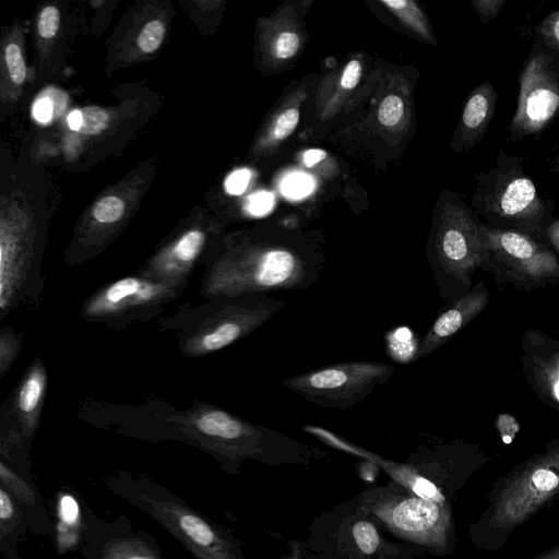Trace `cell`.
Here are the masks:
<instances>
[{"mask_svg":"<svg viewBox=\"0 0 559 559\" xmlns=\"http://www.w3.org/2000/svg\"><path fill=\"white\" fill-rule=\"evenodd\" d=\"M318 250L271 243L235 252L219 263L211 292L222 296L302 290L313 286L323 269Z\"/></svg>","mask_w":559,"mask_h":559,"instance_id":"obj_1","label":"cell"},{"mask_svg":"<svg viewBox=\"0 0 559 559\" xmlns=\"http://www.w3.org/2000/svg\"><path fill=\"white\" fill-rule=\"evenodd\" d=\"M523 162V157L500 150L495 166L478 175L474 206L488 227L523 233L544 241L554 203L538 195Z\"/></svg>","mask_w":559,"mask_h":559,"instance_id":"obj_2","label":"cell"},{"mask_svg":"<svg viewBox=\"0 0 559 559\" xmlns=\"http://www.w3.org/2000/svg\"><path fill=\"white\" fill-rule=\"evenodd\" d=\"M106 486L167 530L195 559H238L218 525L163 486L122 476L106 480Z\"/></svg>","mask_w":559,"mask_h":559,"instance_id":"obj_3","label":"cell"},{"mask_svg":"<svg viewBox=\"0 0 559 559\" xmlns=\"http://www.w3.org/2000/svg\"><path fill=\"white\" fill-rule=\"evenodd\" d=\"M486 260L481 269L490 271L498 283L531 290L559 282V260L543 240L513 230L480 224Z\"/></svg>","mask_w":559,"mask_h":559,"instance_id":"obj_4","label":"cell"},{"mask_svg":"<svg viewBox=\"0 0 559 559\" xmlns=\"http://www.w3.org/2000/svg\"><path fill=\"white\" fill-rule=\"evenodd\" d=\"M559 118V52L536 41L519 76L509 142L538 135Z\"/></svg>","mask_w":559,"mask_h":559,"instance_id":"obj_5","label":"cell"},{"mask_svg":"<svg viewBox=\"0 0 559 559\" xmlns=\"http://www.w3.org/2000/svg\"><path fill=\"white\" fill-rule=\"evenodd\" d=\"M394 371V365L382 361H343L286 378L282 384L313 404L347 409L389 381Z\"/></svg>","mask_w":559,"mask_h":559,"instance_id":"obj_6","label":"cell"},{"mask_svg":"<svg viewBox=\"0 0 559 559\" xmlns=\"http://www.w3.org/2000/svg\"><path fill=\"white\" fill-rule=\"evenodd\" d=\"M558 493L559 439L507 481L493 502L488 525L498 533H510Z\"/></svg>","mask_w":559,"mask_h":559,"instance_id":"obj_7","label":"cell"},{"mask_svg":"<svg viewBox=\"0 0 559 559\" xmlns=\"http://www.w3.org/2000/svg\"><path fill=\"white\" fill-rule=\"evenodd\" d=\"M429 262L444 301H454L471 287L472 275L483 267L486 249L480 224L463 211L449 213Z\"/></svg>","mask_w":559,"mask_h":559,"instance_id":"obj_8","label":"cell"},{"mask_svg":"<svg viewBox=\"0 0 559 559\" xmlns=\"http://www.w3.org/2000/svg\"><path fill=\"white\" fill-rule=\"evenodd\" d=\"M73 559H167L151 536L123 518L114 522L86 515Z\"/></svg>","mask_w":559,"mask_h":559,"instance_id":"obj_9","label":"cell"},{"mask_svg":"<svg viewBox=\"0 0 559 559\" xmlns=\"http://www.w3.org/2000/svg\"><path fill=\"white\" fill-rule=\"evenodd\" d=\"M522 348L527 381L539 399L559 406V343L531 330L523 335Z\"/></svg>","mask_w":559,"mask_h":559,"instance_id":"obj_10","label":"cell"},{"mask_svg":"<svg viewBox=\"0 0 559 559\" xmlns=\"http://www.w3.org/2000/svg\"><path fill=\"white\" fill-rule=\"evenodd\" d=\"M488 297L489 294L484 283H479L472 290L452 301L426 332L414 359L426 357L444 345L486 308Z\"/></svg>","mask_w":559,"mask_h":559,"instance_id":"obj_11","label":"cell"},{"mask_svg":"<svg viewBox=\"0 0 559 559\" xmlns=\"http://www.w3.org/2000/svg\"><path fill=\"white\" fill-rule=\"evenodd\" d=\"M166 286L136 277L121 278L98 293L86 312L93 317L110 316L148 305L166 293Z\"/></svg>","mask_w":559,"mask_h":559,"instance_id":"obj_12","label":"cell"},{"mask_svg":"<svg viewBox=\"0 0 559 559\" xmlns=\"http://www.w3.org/2000/svg\"><path fill=\"white\" fill-rule=\"evenodd\" d=\"M447 521L439 503L423 498L404 499L390 512V522L399 532L425 539H442Z\"/></svg>","mask_w":559,"mask_h":559,"instance_id":"obj_13","label":"cell"},{"mask_svg":"<svg viewBox=\"0 0 559 559\" xmlns=\"http://www.w3.org/2000/svg\"><path fill=\"white\" fill-rule=\"evenodd\" d=\"M498 94L490 81H485L468 96L462 112L464 140L473 146L481 140L495 116Z\"/></svg>","mask_w":559,"mask_h":559,"instance_id":"obj_14","label":"cell"},{"mask_svg":"<svg viewBox=\"0 0 559 559\" xmlns=\"http://www.w3.org/2000/svg\"><path fill=\"white\" fill-rule=\"evenodd\" d=\"M0 485L9 490L22 506L27 526L26 514L32 511L39 527V533L44 535L53 533V524L46 512L43 499L24 478L12 471L4 462H0Z\"/></svg>","mask_w":559,"mask_h":559,"instance_id":"obj_15","label":"cell"},{"mask_svg":"<svg viewBox=\"0 0 559 559\" xmlns=\"http://www.w3.org/2000/svg\"><path fill=\"white\" fill-rule=\"evenodd\" d=\"M22 527L28 528L22 506L0 485V552L7 559H22L16 549Z\"/></svg>","mask_w":559,"mask_h":559,"instance_id":"obj_16","label":"cell"},{"mask_svg":"<svg viewBox=\"0 0 559 559\" xmlns=\"http://www.w3.org/2000/svg\"><path fill=\"white\" fill-rule=\"evenodd\" d=\"M204 243V234L200 230L186 233L174 246L169 260L164 263L162 274H177L180 270L192 263L199 255ZM173 276V275H171Z\"/></svg>","mask_w":559,"mask_h":559,"instance_id":"obj_17","label":"cell"},{"mask_svg":"<svg viewBox=\"0 0 559 559\" xmlns=\"http://www.w3.org/2000/svg\"><path fill=\"white\" fill-rule=\"evenodd\" d=\"M46 385V374L40 366H35L21 384L17 406L24 416H33L41 403Z\"/></svg>","mask_w":559,"mask_h":559,"instance_id":"obj_18","label":"cell"},{"mask_svg":"<svg viewBox=\"0 0 559 559\" xmlns=\"http://www.w3.org/2000/svg\"><path fill=\"white\" fill-rule=\"evenodd\" d=\"M391 473L396 476L401 481L405 479L407 484L411 486L412 490L423 499L431 500L437 503L444 502V496L439 491L433 483L428 480L427 478L419 476L405 466V467H392Z\"/></svg>","mask_w":559,"mask_h":559,"instance_id":"obj_19","label":"cell"},{"mask_svg":"<svg viewBox=\"0 0 559 559\" xmlns=\"http://www.w3.org/2000/svg\"><path fill=\"white\" fill-rule=\"evenodd\" d=\"M124 204L117 197H105L93 209V216L99 223H115L123 215Z\"/></svg>","mask_w":559,"mask_h":559,"instance_id":"obj_20","label":"cell"},{"mask_svg":"<svg viewBox=\"0 0 559 559\" xmlns=\"http://www.w3.org/2000/svg\"><path fill=\"white\" fill-rule=\"evenodd\" d=\"M537 41L559 52V9L549 13L537 26Z\"/></svg>","mask_w":559,"mask_h":559,"instance_id":"obj_21","label":"cell"},{"mask_svg":"<svg viewBox=\"0 0 559 559\" xmlns=\"http://www.w3.org/2000/svg\"><path fill=\"white\" fill-rule=\"evenodd\" d=\"M165 24L159 20L148 22L141 31L138 46L143 52L157 50L164 39Z\"/></svg>","mask_w":559,"mask_h":559,"instance_id":"obj_22","label":"cell"},{"mask_svg":"<svg viewBox=\"0 0 559 559\" xmlns=\"http://www.w3.org/2000/svg\"><path fill=\"white\" fill-rule=\"evenodd\" d=\"M82 111L83 123L80 132L88 135L98 134L108 126L109 118L107 112L97 106H90Z\"/></svg>","mask_w":559,"mask_h":559,"instance_id":"obj_23","label":"cell"},{"mask_svg":"<svg viewBox=\"0 0 559 559\" xmlns=\"http://www.w3.org/2000/svg\"><path fill=\"white\" fill-rule=\"evenodd\" d=\"M354 538L365 554H372L379 545V535L374 526L366 521L357 522L353 527Z\"/></svg>","mask_w":559,"mask_h":559,"instance_id":"obj_24","label":"cell"},{"mask_svg":"<svg viewBox=\"0 0 559 559\" xmlns=\"http://www.w3.org/2000/svg\"><path fill=\"white\" fill-rule=\"evenodd\" d=\"M404 114V103L396 95L386 96L379 108L378 118L385 127L395 126Z\"/></svg>","mask_w":559,"mask_h":559,"instance_id":"obj_25","label":"cell"},{"mask_svg":"<svg viewBox=\"0 0 559 559\" xmlns=\"http://www.w3.org/2000/svg\"><path fill=\"white\" fill-rule=\"evenodd\" d=\"M4 59L12 81L21 84L26 76V67L20 47L9 44L4 50Z\"/></svg>","mask_w":559,"mask_h":559,"instance_id":"obj_26","label":"cell"},{"mask_svg":"<svg viewBox=\"0 0 559 559\" xmlns=\"http://www.w3.org/2000/svg\"><path fill=\"white\" fill-rule=\"evenodd\" d=\"M313 187L312 179L306 174H293L283 181L282 191L289 198L307 195Z\"/></svg>","mask_w":559,"mask_h":559,"instance_id":"obj_27","label":"cell"},{"mask_svg":"<svg viewBox=\"0 0 559 559\" xmlns=\"http://www.w3.org/2000/svg\"><path fill=\"white\" fill-rule=\"evenodd\" d=\"M60 24V14L55 7L44 8L39 14L37 28L44 38H51L56 35Z\"/></svg>","mask_w":559,"mask_h":559,"instance_id":"obj_28","label":"cell"},{"mask_svg":"<svg viewBox=\"0 0 559 559\" xmlns=\"http://www.w3.org/2000/svg\"><path fill=\"white\" fill-rule=\"evenodd\" d=\"M299 120V111L296 108H288L283 111L274 126V136L278 140L287 138L296 128Z\"/></svg>","mask_w":559,"mask_h":559,"instance_id":"obj_29","label":"cell"},{"mask_svg":"<svg viewBox=\"0 0 559 559\" xmlns=\"http://www.w3.org/2000/svg\"><path fill=\"white\" fill-rule=\"evenodd\" d=\"M299 44V37L295 33H281L274 45L275 56L278 59H288L297 52Z\"/></svg>","mask_w":559,"mask_h":559,"instance_id":"obj_30","label":"cell"},{"mask_svg":"<svg viewBox=\"0 0 559 559\" xmlns=\"http://www.w3.org/2000/svg\"><path fill=\"white\" fill-rule=\"evenodd\" d=\"M506 0H473L472 4L479 14L483 23L492 21L503 9Z\"/></svg>","mask_w":559,"mask_h":559,"instance_id":"obj_31","label":"cell"},{"mask_svg":"<svg viewBox=\"0 0 559 559\" xmlns=\"http://www.w3.org/2000/svg\"><path fill=\"white\" fill-rule=\"evenodd\" d=\"M56 104L50 96H39L32 108L34 119L39 123H48L53 116Z\"/></svg>","mask_w":559,"mask_h":559,"instance_id":"obj_32","label":"cell"},{"mask_svg":"<svg viewBox=\"0 0 559 559\" xmlns=\"http://www.w3.org/2000/svg\"><path fill=\"white\" fill-rule=\"evenodd\" d=\"M496 427L506 443H510L513 440L520 428L516 418L510 414L498 415Z\"/></svg>","mask_w":559,"mask_h":559,"instance_id":"obj_33","label":"cell"},{"mask_svg":"<svg viewBox=\"0 0 559 559\" xmlns=\"http://www.w3.org/2000/svg\"><path fill=\"white\" fill-rule=\"evenodd\" d=\"M250 177L248 169H238L226 179L225 188L230 194H240L246 190Z\"/></svg>","mask_w":559,"mask_h":559,"instance_id":"obj_34","label":"cell"},{"mask_svg":"<svg viewBox=\"0 0 559 559\" xmlns=\"http://www.w3.org/2000/svg\"><path fill=\"white\" fill-rule=\"evenodd\" d=\"M273 200V194L270 192L255 193L249 200L248 210L253 215H263L271 211Z\"/></svg>","mask_w":559,"mask_h":559,"instance_id":"obj_35","label":"cell"},{"mask_svg":"<svg viewBox=\"0 0 559 559\" xmlns=\"http://www.w3.org/2000/svg\"><path fill=\"white\" fill-rule=\"evenodd\" d=\"M361 76V64L357 60L349 61L343 70L341 85L346 90L354 88Z\"/></svg>","mask_w":559,"mask_h":559,"instance_id":"obj_36","label":"cell"},{"mask_svg":"<svg viewBox=\"0 0 559 559\" xmlns=\"http://www.w3.org/2000/svg\"><path fill=\"white\" fill-rule=\"evenodd\" d=\"M544 241L559 253V218H554L544 231Z\"/></svg>","mask_w":559,"mask_h":559,"instance_id":"obj_37","label":"cell"},{"mask_svg":"<svg viewBox=\"0 0 559 559\" xmlns=\"http://www.w3.org/2000/svg\"><path fill=\"white\" fill-rule=\"evenodd\" d=\"M326 157V153L323 150H308L304 153V163L308 167L313 166L318 162L324 159Z\"/></svg>","mask_w":559,"mask_h":559,"instance_id":"obj_38","label":"cell"},{"mask_svg":"<svg viewBox=\"0 0 559 559\" xmlns=\"http://www.w3.org/2000/svg\"><path fill=\"white\" fill-rule=\"evenodd\" d=\"M83 123V116L81 110H73L68 116V124L72 130L80 131Z\"/></svg>","mask_w":559,"mask_h":559,"instance_id":"obj_39","label":"cell"},{"mask_svg":"<svg viewBox=\"0 0 559 559\" xmlns=\"http://www.w3.org/2000/svg\"><path fill=\"white\" fill-rule=\"evenodd\" d=\"M548 166L550 171L552 173H559V139L557 143L555 144L552 152L549 156Z\"/></svg>","mask_w":559,"mask_h":559,"instance_id":"obj_40","label":"cell"},{"mask_svg":"<svg viewBox=\"0 0 559 559\" xmlns=\"http://www.w3.org/2000/svg\"><path fill=\"white\" fill-rule=\"evenodd\" d=\"M535 559H559V546L547 551Z\"/></svg>","mask_w":559,"mask_h":559,"instance_id":"obj_41","label":"cell"},{"mask_svg":"<svg viewBox=\"0 0 559 559\" xmlns=\"http://www.w3.org/2000/svg\"><path fill=\"white\" fill-rule=\"evenodd\" d=\"M558 187H559V182H558Z\"/></svg>","mask_w":559,"mask_h":559,"instance_id":"obj_42","label":"cell"}]
</instances>
